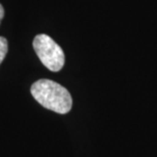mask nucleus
Listing matches in <instances>:
<instances>
[{
	"mask_svg": "<svg viewBox=\"0 0 157 157\" xmlns=\"http://www.w3.org/2000/svg\"><path fill=\"white\" fill-rule=\"evenodd\" d=\"M8 51V43L4 37H0V64L5 58Z\"/></svg>",
	"mask_w": 157,
	"mask_h": 157,
	"instance_id": "nucleus-3",
	"label": "nucleus"
},
{
	"mask_svg": "<svg viewBox=\"0 0 157 157\" xmlns=\"http://www.w3.org/2000/svg\"><path fill=\"white\" fill-rule=\"evenodd\" d=\"M3 17H4V9H3V6L0 4V21H1Z\"/></svg>",
	"mask_w": 157,
	"mask_h": 157,
	"instance_id": "nucleus-4",
	"label": "nucleus"
},
{
	"mask_svg": "<svg viewBox=\"0 0 157 157\" xmlns=\"http://www.w3.org/2000/svg\"><path fill=\"white\" fill-rule=\"evenodd\" d=\"M31 94L43 107L60 114L67 113L73 106L70 92L58 83L46 78L35 82L31 87Z\"/></svg>",
	"mask_w": 157,
	"mask_h": 157,
	"instance_id": "nucleus-1",
	"label": "nucleus"
},
{
	"mask_svg": "<svg viewBox=\"0 0 157 157\" xmlns=\"http://www.w3.org/2000/svg\"><path fill=\"white\" fill-rule=\"evenodd\" d=\"M33 47L41 62L51 71H60L64 65L65 56L61 47L51 37L40 34L33 41Z\"/></svg>",
	"mask_w": 157,
	"mask_h": 157,
	"instance_id": "nucleus-2",
	"label": "nucleus"
}]
</instances>
